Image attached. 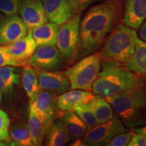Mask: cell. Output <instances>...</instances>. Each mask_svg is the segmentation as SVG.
I'll return each instance as SVG.
<instances>
[{"label": "cell", "mask_w": 146, "mask_h": 146, "mask_svg": "<svg viewBox=\"0 0 146 146\" xmlns=\"http://www.w3.org/2000/svg\"><path fill=\"white\" fill-rule=\"evenodd\" d=\"M42 3L47 20L59 26L74 14L67 0H43Z\"/></svg>", "instance_id": "cell-14"}, {"label": "cell", "mask_w": 146, "mask_h": 146, "mask_svg": "<svg viewBox=\"0 0 146 146\" xmlns=\"http://www.w3.org/2000/svg\"><path fill=\"white\" fill-rule=\"evenodd\" d=\"M40 1H43V0H40Z\"/></svg>", "instance_id": "cell-36"}, {"label": "cell", "mask_w": 146, "mask_h": 146, "mask_svg": "<svg viewBox=\"0 0 146 146\" xmlns=\"http://www.w3.org/2000/svg\"><path fill=\"white\" fill-rule=\"evenodd\" d=\"M9 134L10 139L16 145H34L28 125L26 123H19L14 125L9 131Z\"/></svg>", "instance_id": "cell-25"}, {"label": "cell", "mask_w": 146, "mask_h": 146, "mask_svg": "<svg viewBox=\"0 0 146 146\" xmlns=\"http://www.w3.org/2000/svg\"><path fill=\"white\" fill-rule=\"evenodd\" d=\"M137 38L135 29L118 24L106 36L101 47L99 53L102 61L125 65L135 50Z\"/></svg>", "instance_id": "cell-4"}, {"label": "cell", "mask_w": 146, "mask_h": 146, "mask_svg": "<svg viewBox=\"0 0 146 146\" xmlns=\"http://www.w3.org/2000/svg\"><path fill=\"white\" fill-rule=\"evenodd\" d=\"M124 126L130 129L146 125V85L133 87L105 98Z\"/></svg>", "instance_id": "cell-3"}, {"label": "cell", "mask_w": 146, "mask_h": 146, "mask_svg": "<svg viewBox=\"0 0 146 146\" xmlns=\"http://www.w3.org/2000/svg\"><path fill=\"white\" fill-rule=\"evenodd\" d=\"M127 131L121 120L116 115L110 120L97 124L87 130L83 135V141L86 145H107L115 136Z\"/></svg>", "instance_id": "cell-6"}, {"label": "cell", "mask_w": 146, "mask_h": 146, "mask_svg": "<svg viewBox=\"0 0 146 146\" xmlns=\"http://www.w3.org/2000/svg\"><path fill=\"white\" fill-rule=\"evenodd\" d=\"M28 127L34 145H41L48 128L31 111H29Z\"/></svg>", "instance_id": "cell-23"}, {"label": "cell", "mask_w": 146, "mask_h": 146, "mask_svg": "<svg viewBox=\"0 0 146 146\" xmlns=\"http://www.w3.org/2000/svg\"><path fill=\"white\" fill-rule=\"evenodd\" d=\"M128 146H146V138L139 133H134L130 141L127 144Z\"/></svg>", "instance_id": "cell-32"}, {"label": "cell", "mask_w": 146, "mask_h": 146, "mask_svg": "<svg viewBox=\"0 0 146 146\" xmlns=\"http://www.w3.org/2000/svg\"><path fill=\"white\" fill-rule=\"evenodd\" d=\"M94 92L81 89H72L58 97L56 104L63 111H72L75 108L91 102L96 96Z\"/></svg>", "instance_id": "cell-15"}, {"label": "cell", "mask_w": 146, "mask_h": 146, "mask_svg": "<svg viewBox=\"0 0 146 146\" xmlns=\"http://www.w3.org/2000/svg\"><path fill=\"white\" fill-rule=\"evenodd\" d=\"M41 89L62 94L70 88V82L64 74L56 71L35 68Z\"/></svg>", "instance_id": "cell-11"}, {"label": "cell", "mask_w": 146, "mask_h": 146, "mask_svg": "<svg viewBox=\"0 0 146 146\" xmlns=\"http://www.w3.org/2000/svg\"><path fill=\"white\" fill-rule=\"evenodd\" d=\"M1 92L0 91V102H1Z\"/></svg>", "instance_id": "cell-35"}, {"label": "cell", "mask_w": 146, "mask_h": 146, "mask_svg": "<svg viewBox=\"0 0 146 146\" xmlns=\"http://www.w3.org/2000/svg\"><path fill=\"white\" fill-rule=\"evenodd\" d=\"M73 111L85 123V125H87V130H89L91 128L95 127L97 124H98L96 116L92 111L91 110V109L88 107V106L87 105V104L77 106L73 110Z\"/></svg>", "instance_id": "cell-26"}, {"label": "cell", "mask_w": 146, "mask_h": 146, "mask_svg": "<svg viewBox=\"0 0 146 146\" xmlns=\"http://www.w3.org/2000/svg\"><path fill=\"white\" fill-rule=\"evenodd\" d=\"M143 84V80L125 65L102 61L101 70L93 83L92 91L95 94L105 98H112Z\"/></svg>", "instance_id": "cell-2"}, {"label": "cell", "mask_w": 146, "mask_h": 146, "mask_svg": "<svg viewBox=\"0 0 146 146\" xmlns=\"http://www.w3.org/2000/svg\"><path fill=\"white\" fill-rule=\"evenodd\" d=\"M8 52L21 66L28 64L31 57L37 47L32 35V31H29L26 36L18 41L5 45Z\"/></svg>", "instance_id": "cell-13"}, {"label": "cell", "mask_w": 146, "mask_h": 146, "mask_svg": "<svg viewBox=\"0 0 146 146\" xmlns=\"http://www.w3.org/2000/svg\"><path fill=\"white\" fill-rule=\"evenodd\" d=\"M21 0H0V10L6 16L17 15Z\"/></svg>", "instance_id": "cell-27"}, {"label": "cell", "mask_w": 146, "mask_h": 146, "mask_svg": "<svg viewBox=\"0 0 146 146\" xmlns=\"http://www.w3.org/2000/svg\"><path fill=\"white\" fill-rule=\"evenodd\" d=\"M5 66H12L14 67L21 66L8 52V49L5 46H0V67Z\"/></svg>", "instance_id": "cell-29"}, {"label": "cell", "mask_w": 146, "mask_h": 146, "mask_svg": "<svg viewBox=\"0 0 146 146\" xmlns=\"http://www.w3.org/2000/svg\"><path fill=\"white\" fill-rule=\"evenodd\" d=\"M126 68L138 76H146V42L137 38L135 50L125 63Z\"/></svg>", "instance_id": "cell-17"}, {"label": "cell", "mask_w": 146, "mask_h": 146, "mask_svg": "<svg viewBox=\"0 0 146 146\" xmlns=\"http://www.w3.org/2000/svg\"><path fill=\"white\" fill-rule=\"evenodd\" d=\"M133 132L139 133V134H141L146 138V126L141 128H135V129H133Z\"/></svg>", "instance_id": "cell-34"}, {"label": "cell", "mask_w": 146, "mask_h": 146, "mask_svg": "<svg viewBox=\"0 0 146 146\" xmlns=\"http://www.w3.org/2000/svg\"><path fill=\"white\" fill-rule=\"evenodd\" d=\"M146 18V0H127L123 22L135 30L140 28Z\"/></svg>", "instance_id": "cell-16"}, {"label": "cell", "mask_w": 146, "mask_h": 146, "mask_svg": "<svg viewBox=\"0 0 146 146\" xmlns=\"http://www.w3.org/2000/svg\"><path fill=\"white\" fill-rule=\"evenodd\" d=\"M45 136V145L49 146H62L70 140L62 120L53 122L47 129Z\"/></svg>", "instance_id": "cell-21"}, {"label": "cell", "mask_w": 146, "mask_h": 146, "mask_svg": "<svg viewBox=\"0 0 146 146\" xmlns=\"http://www.w3.org/2000/svg\"><path fill=\"white\" fill-rule=\"evenodd\" d=\"M96 116L98 123H105L114 116L113 109L110 103L104 97L96 95L95 98L87 104Z\"/></svg>", "instance_id": "cell-22"}, {"label": "cell", "mask_w": 146, "mask_h": 146, "mask_svg": "<svg viewBox=\"0 0 146 146\" xmlns=\"http://www.w3.org/2000/svg\"><path fill=\"white\" fill-rule=\"evenodd\" d=\"M70 4L74 14L81 13L89 5L98 1H103L105 0H67Z\"/></svg>", "instance_id": "cell-30"}, {"label": "cell", "mask_w": 146, "mask_h": 146, "mask_svg": "<svg viewBox=\"0 0 146 146\" xmlns=\"http://www.w3.org/2000/svg\"><path fill=\"white\" fill-rule=\"evenodd\" d=\"M22 84L30 102L35 99L41 90L39 85V78L35 68L27 64L24 66L22 74Z\"/></svg>", "instance_id": "cell-20"}, {"label": "cell", "mask_w": 146, "mask_h": 146, "mask_svg": "<svg viewBox=\"0 0 146 146\" xmlns=\"http://www.w3.org/2000/svg\"><path fill=\"white\" fill-rule=\"evenodd\" d=\"M56 100V93L41 89L35 99L29 103V111L39 118L47 128L54 120L57 106Z\"/></svg>", "instance_id": "cell-8"}, {"label": "cell", "mask_w": 146, "mask_h": 146, "mask_svg": "<svg viewBox=\"0 0 146 146\" xmlns=\"http://www.w3.org/2000/svg\"><path fill=\"white\" fill-rule=\"evenodd\" d=\"M64 57L55 45L38 46L28 64L35 68L47 70H57L62 66Z\"/></svg>", "instance_id": "cell-9"}, {"label": "cell", "mask_w": 146, "mask_h": 146, "mask_svg": "<svg viewBox=\"0 0 146 146\" xmlns=\"http://www.w3.org/2000/svg\"><path fill=\"white\" fill-rule=\"evenodd\" d=\"M59 25L52 23H45L32 30V35L36 45H56Z\"/></svg>", "instance_id": "cell-18"}, {"label": "cell", "mask_w": 146, "mask_h": 146, "mask_svg": "<svg viewBox=\"0 0 146 146\" xmlns=\"http://www.w3.org/2000/svg\"><path fill=\"white\" fill-rule=\"evenodd\" d=\"M10 120L8 114L2 110H0V142L10 141L9 134Z\"/></svg>", "instance_id": "cell-28"}, {"label": "cell", "mask_w": 146, "mask_h": 146, "mask_svg": "<svg viewBox=\"0 0 146 146\" xmlns=\"http://www.w3.org/2000/svg\"><path fill=\"white\" fill-rule=\"evenodd\" d=\"M139 36L141 40L146 42V18L139 28Z\"/></svg>", "instance_id": "cell-33"}, {"label": "cell", "mask_w": 146, "mask_h": 146, "mask_svg": "<svg viewBox=\"0 0 146 146\" xmlns=\"http://www.w3.org/2000/svg\"><path fill=\"white\" fill-rule=\"evenodd\" d=\"M19 13L29 31L48 21L43 3L40 0H21Z\"/></svg>", "instance_id": "cell-10"}, {"label": "cell", "mask_w": 146, "mask_h": 146, "mask_svg": "<svg viewBox=\"0 0 146 146\" xmlns=\"http://www.w3.org/2000/svg\"><path fill=\"white\" fill-rule=\"evenodd\" d=\"M81 20V13L75 14L58 28L56 45L66 59L70 60L76 50L79 37Z\"/></svg>", "instance_id": "cell-7"}, {"label": "cell", "mask_w": 146, "mask_h": 146, "mask_svg": "<svg viewBox=\"0 0 146 146\" xmlns=\"http://www.w3.org/2000/svg\"><path fill=\"white\" fill-rule=\"evenodd\" d=\"M62 121L70 140H75L82 137L87 130L85 123L73 110L66 113Z\"/></svg>", "instance_id": "cell-19"}, {"label": "cell", "mask_w": 146, "mask_h": 146, "mask_svg": "<svg viewBox=\"0 0 146 146\" xmlns=\"http://www.w3.org/2000/svg\"><path fill=\"white\" fill-rule=\"evenodd\" d=\"M20 74L17 69L12 66L0 67V91L10 92L15 84L19 83Z\"/></svg>", "instance_id": "cell-24"}, {"label": "cell", "mask_w": 146, "mask_h": 146, "mask_svg": "<svg viewBox=\"0 0 146 146\" xmlns=\"http://www.w3.org/2000/svg\"><path fill=\"white\" fill-rule=\"evenodd\" d=\"M100 53L96 52L81 58L66 70L64 74L72 89L92 91V85L98 77L102 66Z\"/></svg>", "instance_id": "cell-5"}, {"label": "cell", "mask_w": 146, "mask_h": 146, "mask_svg": "<svg viewBox=\"0 0 146 146\" xmlns=\"http://www.w3.org/2000/svg\"><path fill=\"white\" fill-rule=\"evenodd\" d=\"M27 29L17 15L8 16L0 25V45H8L26 36Z\"/></svg>", "instance_id": "cell-12"}, {"label": "cell", "mask_w": 146, "mask_h": 146, "mask_svg": "<svg viewBox=\"0 0 146 146\" xmlns=\"http://www.w3.org/2000/svg\"><path fill=\"white\" fill-rule=\"evenodd\" d=\"M132 133L125 131V132L120 133L114 137V138L107 144V146H125L127 145L130 141Z\"/></svg>", "instance_id": "cell-31"}, {"label": "cell", "mask_w": 146, "mask_h": 146, "mask_svg": "<svg viewBox=\"0 0 146 146\" xmlns=\"http://www.w3.org/2000/svg\"><path fill=\"white\" fill-rule=\"evenodd\" d=\"M123 12V0H105L89 9L80 22L77 46L70 61L98 52Z\"/></svg>", "instance_id": "cell-1"}]
</instances>
